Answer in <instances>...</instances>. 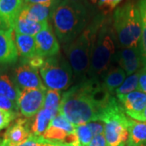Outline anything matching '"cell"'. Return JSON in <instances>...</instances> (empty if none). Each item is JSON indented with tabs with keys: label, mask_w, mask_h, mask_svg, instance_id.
Wrapping results in <instances>:
<instances>
[{
	"label": "cell",
	"mask_w": 146,
	"mask_h": 146,
	"mask_svg": "<svg viewBox=\"0 0 146 146\" xmlns=\"http://www.w3.org/2000/svg\"><path fill=\"white\" fill-rule=\"evenodd\" d=\"M24 60H25V63H26L30 67L34 68V69H36V70H38V69H40V68H42L43 63L45 62L44 58L40 56L39 54H36V55L30 58L24 59Z\"/></svg>",
	"instance_id": "1f68e13d"
},
{
	"label": "cell",
	"mask_w": 146,
	"mask_h": 146,
	"mask_svg": "<svg viewBox=\"0 0 146 146\" xmlns=\"http://www.w3.org/2000/svg\"><path fill=\"white\" fill-rule=\"evenodd\" d=\"M15 42L18 53L24 59H28L37 54L34 36L15 33Z\"/></svg>",
	"instance_id": "44dd1931"
},
{
	"label": "cell",
	"mask_w": 146,
	"mask_h": 146,
	"mask_svg": "<svg viewBox=\"0 0 146 146\" xmlns=\"http://www.w3.org/2000/svg\"><path fill=\"white\" fill-rule=\"evenodd\" d=\"M87 146H107L104 133L94 136L93 140Z\"/></svg>",
	"instance_id": "836d02e7"
},
{
	"label": "cell",
	"mask_w": 146,
	"mask_h": 146,
	"mask_svg": "<svg viewBox=\"0 0 146 146\" xmlns=\"http://www.w3.org/2000/svg\"><path fill=\"white\" fill-rule=\"evenodd\" d=\"M87 125L89 126L94 136L104 133L105 124H102V122H90L87 123Z\"/></svg>",
	"instance_id": "d6a6232c"
},
{
	"label": "cell",
	"mask_w": 146,
	"mask_h": 146,
	"mask_svg": "<svg viewBox=\"0 0 146 146\" xmlns=\"http://www.w3.org/2000/svg\"><path fill=\"white\" fill-rule=\"evenodd\" d=\"M58 5L54 4H39V3H25L21 11V15L29 20L35 22H49L52 18L53 13Z\"/></svg>",
	"instance_id": "2e32d148"
},
{
	"label": "cell",
	"mask_w": 146,
	"mask_h": 146,
	"mask_svg": "<svg viewBox=\"0 0 146 146\" xmlns=\"http://www.w3.org/2000/svg\"><path fill=\"white\" fill-rule=\"evenodd\" d=\"M30 123L26 118H19L8 127L3 138L0 141V146H18L31 135Z\"/></svg>",
	"instance_id": "30bf717a"
},
{
	"label": "cell",
	"mask_w": 146,
	"mask_h": 146,
	"mask_svg": "<svg viewBox=\"0 0 146 146\" xmlns=\"http://www.w3.org/2000/svg\"><path fill=\"white\" fill-rule=\"evenodd\" d=\"M20 92L21 90L7 75L0 74V95L7 97L18 104Z\"/></svg>",
	"instance_id": "603a6c76"
},
{
	"label": "cell",
	"mask_w": 146,
	"mask_h": 146,
	"mask_svg": "<svg viewBox=\"0 0 146 146\" xmlns=\"http://www.w3.org/2000/svg\"><path fill=\"white\" fill-rule=\"evenodd\" d=\"M107 146H108V145H107Z\"/></svg>",
	"instance_id": "7bdbcfd3"
},
{
	"label": "cell",
	"mask_w": 146,
	"mask_h": 146,
	"mask_svg": "<svg viewBox=\"0 0 146 146\" xmlns=\"http://www.w3.org/2000/svg\"><path fill=\"white\" fill-rule=\"evenodd\" d=\"M62 0H24L25 3H39V4H54L58 5Z\"/></svg>",
	"instance_id": "d590c367"
},
{
	"label": "cell",
	"mask_w": 146,
	"mask_h": 146,
	"mask_svg": "<svg viewBox=\"0 0 146 146\" xmlns=\"http://www.w3.org/2000/svg\"><path fill=\"white\" fill-rule=\"evenodd\" d=\"M138 90L146 94V68H143L141 70L139 76V87Z\"/></svg>",
	"instance_id": "e575fe53"
},
{
	"label": "cell",
	"mask_w": 146,
	"mask_h": 146,
	"mask_svg": "<svg viewBox=\"0 0 146 146\" xmlns=\"http://www.w3.org/2000/svg\"><path fill=\"white\" fill-rule=\"evenodd\" d=\"M122 1L123 0H98L97 3L98 8L102 11V13L107 14L117 7Z\"/></svg>",
	"instance_id": "f1b7e54d"
},
{
	"label": "cell",
	"mask_w": 146,
	"mask_h": 146,
	"mask_svg": "<svg viewBox=\"0 0 146 146\" xmlns=\"http://www.w3.org/2000/svg\"><path fill=\"white\" fill-rule=\"evenodd\" d=\"M72 1L76 2V3H89L88 0H72Z\"/></svg>",
	"instance_id": "ab89813d"
},
{
	"label": "cell",
	"mask_w": 146,
	"mask_h": 146,
	"mask_svg": "<svg viewBox=\"0 0 146 146\" xmlns=\"http://www.w3.org/2000/svg\"><path fill=\"white\" fill-rule=\"evenodd\" d=\"M49 25V22L41 23L30 21L20 13L14 25V32L19 34L34 36Z\"/></svg>",
	"instance_id": "ac0fdd59"
},
{
	"label": "cell",
	"mask_w": 146,
	"mask_h": 146,
	"mask_svg": "<svg viewBox=\"0 0 146 146\" xmlns=\"http://www.w3.org/2000/svg\"><path fill=\"white\" fill-rule=\"evenodd\" d=\"M127 74L119 67L109 68L102 76V85L110 94H113L125 80Z\"/></svg>",
	"instance_id": "d6986e66"
},
{
	"label": "cell",
	"mask_w": 146,
	"mask_h": 146,
	"mask_svg": "<svg viewBox=\"0 0 146 146\" xmlns=\"http://www.w3.org/2000/svg\"><path fill=\"white\" fill-rule=\"evenodd\" d=\"M47 89L21 90L18 98V109L26 119L33 118L43 108Z\"/></svg>",
	"instance_id": "ba28073f"
},
{
	"label": "cell",
	"mask_w": 146,
	"mask_h": 146,
	"mask_svg": "<svg viewBox=\"0 0 146 146\" xmlns=\"http://www.w3.org/2000/svg\"><path fill=\"white\" fill-rule=\"evenodd\" d=\"M76 132V126L64 116L58 115L49 124L42 137L47 141L65 142L68 136Z\"/></svg>",
	"instance_id": "7c38bea8"
},
{
	"label": "cell",
	"mask_w": 146,
	"mask_h": 146,
	"mask_svg": "<svg viewBox=\"0 0 146 146\" xmlns=\"http://www.w3.org/2000/svg\"><path fill=\"white\" fill-rule=\"evenodd\" d=\"M38 70L30 67L26 63L15 69L13 81L20 90L31 89H46V87L38 74Z\"/></svg>",
	"instance_id": "9c48e42d"
},
{
	"label": "cell",
	"mask_w": 146,
	"mask_h": 146,
	"mask_svg": "<svg viewBox=\"0 0 146 146\" xmlns=\"http://www.w3.org/2000/svg\"><path fill=\"white\" fill-rule=\"evenodd\" d=\"M49 141L44 139L42 136H35L31 134L25 142L18 146H47Z\"/></svg>",
	"instance_id": "f546056e"
},
{
	"label": "cell",
	"mask_w": 146,
	"mask_h": 146,
	"mask_svg": "<svg viewBox=\"0 0 146 146\" xmlns=\"http://www.w3.org/2000/svg\"><path fill=\"white\" fill-rule=\"evenodd\" d=\"M61 100H62L61 91L47 89L43 108L54 111L56 114H59Z\"/></svg>",
	"instance_id": "d4e9b609"
},
{
	"label": "cell",
	"mask_w": 146,
	"mask_h": 146,
	"mask_svg": "<svg viewBox=\"0 0 146 146\" xmlns=\"http://www.w3.org/2000/svg\"><path fill=\"white\" fill-rule=\"evenodd\" d=\"M89 1H90L91 3H97L98 0H89Z\"/></svg>",
	"instance_id": "60d3db41"
},
{
	"label": "cell",
	"mask_w": 146,
	"mask_h": 146,
	"mask_svg": "<svg viewBox=\"0 0 146 146\" xmlns=\"http://www.w3.org/2000/svg\"><path fill=\"white\" fill-rule=\"evenodd\" d=\"M0 109L15 112V113H17L19 111L18 104L16 102L2 95H0Z\"/></svg>",
	"instance_id": "4dcf8cb0"
},
{
	"label": "cell",
	"mask_w": 146,
	"mask_h": 146,
	"mask_svg": "<svg viewBox=\"0 0 146 146\" xmlns=\"http://www.w3.org/2000/svg\"><path fill=\"white\" fill-rule=\"evenodd\" d=\"M58 114L51 111L50 110L42 108L33 118V119L30 123L32 134L35 136H42L46 131L51 120L55 118Z\"/></svg>",
	"instance_id": "ffe728a7"
},
{
	"label": "cell",
	"mask_w": 146,
	"mask_h": 146,
	"mask_svg": "<svg viewBox=\"0 0 146 146\" xmlns=\"http://www.w3.org/2000/svg\"><path fill=\"white\" fill-rule=\"evenodd\" d=\"M104 18L103 13L95 15L84 30L74 41L64 46L76 79L82 80L88 75L94 44Z\"/></svg>",
	"instance_id": "3957f363"
},
{
	"label": "cell",
	"mask_w": 146,
	"mask_h": 146,
	"mask_svg": "<svg viewBox=\"0 0 146 146\" xmlns=\"http://www.w3.org/2000/svg\"><path fill=\"white\" fill-rule=\"evenodd\" d=\"M16 116L17 113L0 109V131L9 127L11 123L16 119Z\"/></svg>",
	"instance_id": "83f0119b"
},
{
	"label": "cell",
	"mask_w": 146,
	"mask_h": 146,
	"mask_svg": "<svg viewBox=\"0 0 146 146\" xmlns=\"http://www.w3.org/2000/svg\"><path fill=\"white\" fill-rule=\"evenodd\" d=\"M76 135L78 146H87L94 138V135L87 123L76 126Z\"/></svg>",
	"instance_id": "4316f807"
},
{
	"label": "cell",
	"mask_w": 146,
	"mask_h": 146,
	"mask_svg": "<svg viewBox=\"0 0 146 146\" xmlns=\"http://www.w3.org/2000/svg\"><path fill=\"white\" fill-rule=\"evenodd\" d=\"M54 146H76L73 144H68V143H64V142H60V141H52Z\"/></svg>",
	"instance_id": "8d00e7d4"
},
{
	"label": "cell",
	"mask_w": 146,
	"mask_h": 146,
	"mask_svg": "<svg viewBox=\"0 0 146 146\" xmlns=\"http://www.w3.org/2000/svg\"><path fill=\"white\" fill-rule=\"evenodd\" d=\"M137 121L139 122H144V123H146V107L145 108V110H143V112L141 113L139 119Z\"/></svg>",
	"instance_id": "74e56055"
},
{
	"label": "cell",
	"mask_w": 146,
	"mask_h": 146,
	"mask_svg": "<svg viewBox=\"0 0 146 146\" xmlns=\"http://www.w3.org/2000/svg\"><path fill=\"white\" fill-rule=\"evenodd\" d=\"M141 20V35L139 44L144 68H146V0H139L137 3Z\"/></svg>",
	"instance_id": "cb8c5ba5"
},
{
	"label": "cell",
	"mask_w": 146,
	"mask_h": 146,
	"mask_svg": "<svg viewBox=\"0 0 146 146\" xmlns=\"http://www.w3.org/2000/svg\"><path fill=\"white\" fill-rule=\"evenodd\" d=\"M40 74L46 89L58 91L68 89L74 75L70 63L59 54L45 59Z\"/></svg>",
	"instance_id": "52a82bcc"
},
{
	"label": "cell",
	"mask_w": 146,
	"mask_h": 146,
	"mask_svg": "<svg viewBox=\"0 0 146 146\" xmlns=\"http://www.w3.org/2000/svg\"><path fill=\"white\" fill-rule=\"evenodd\" d=\"M128 145L137 146L146 144V123L130 119Z\"/></svg>",
	"instance_id": "7402d4cb"
},
{
	"label": "cell",
	"mask_w": 146,
	"mask_h": 146,
	"mask_svg": "<svg viewBox=\"0 0 146 146\" xmlns=\"http://www.w3.org/2000/svg\"><path fill=\"white\" fill-rule=\"evenodd\" d=\"M23 5L24 0H0V18L9 29H14Z\"/></svg>",
	"instance_id": "e0dca14e"
},
{
	"label": "cell",
	"mask_w": 146,
	"mask_h": 146,
	"mask_svg": "<svg viewBox=\"0 0 146 146\" xmlns=\"http://www.w3.org/2000/svg\"><path fill=\"white\" fill-rule=\"evenodd\" d=\"M127 146H131V145H127ZM137 146H146V144H144V145H137Z\"/></svg>",
	"instance_id": "b9f144b4"
},
{
	"label": "cell",
	"mask_w": 146,
	"mask_h": 146,
	"mask_svg": "<svg viewBox=\"0 0 146 146\" xmlns=\"http://www.w3.org/2000/svg\"><path fill=\"white\" fill-rule=\"evenodd\" d=\"M115 43L112 17H105L94 44L88 72L89 78L98 80L109 69L115 55Z\"/></svg>",
	"instance_id": "5b68a950"
},
{
	"label": "cell",
	"mask_w": 146,
	"mask_h": 146,
	"mask_svg": "<svg viewBox=\"0 0 146 146\" xmlns=\"http://www.w3.org/2000/svg\"><path fill=\"white\" fill-rule=\"evenodd\" d=\"M19 53L15 42L14 29L0 31V66L15 63L18 60Z\"/></svg>",
	"instance_id": "5bb4252c"
},
{
	"label": "cell",
	"mask_w": 146,
	"mask_h": 146,
	"mask_svg": "<svg viewBox=\"0 0 146 146\" xmlns=\"http://www.w3.org/2000/svg\"><path fill=\"white\" fill-rule=\"evenodd\" d=\"M94 17L89 3L62 0L54 11L51 21L55 35L65 46L74 41Z\"/></svg>",
	"instance_id": "7a4b0ae2"
},
{
	"label": "cell",
	"mask_w": 146,
	"mask_h": 146,
	"mask_svg": "<svg viewBox=\"0 0 146 146\" xmlns=\"http://www.w3.org/2000/svg\"><path fill=\"white\" fill-rule=\"evenodd\" d=\"M130 119L119 100L114 97L100 119V122L105 123L104 135L107 145L127 146L129 137Z\"/></svg>",
	"instance_id": "8992f818"
},
{
	"label": "cell",
	"mask_w": 146,
	"mask_h": 146,
	"mask_svg": "<svg viewBox=\"0 0 146 146\" xmlns=\"http://www.w3.org/2000/svg\"><path fill=\"white\" fill-rule=\"evenodd\" d=\"M125 114L130 119L138 120L146 107V94L136 90L124 95H116Z\"/></svg>",
	"instance_id": "4fadbf2b"
},
{
	"label": "cell",
	"mask_w": 146,
	"mask_h": 146,
	"mask_svg": "<svg viewBox=\"0 0 146 146\" xmlns=\"http://www.w3.org/2000/svg\"><path fill=\"white\" fill-rule=\"evenodd\" d=\"M34 40L36 53L40 56L47 58L59 54V43L55 33L50 25L36 34L34 36Z\"/></svg>",
	"instance_id": "8fae6325"
},
{
	"label": "cell",
	"mask_w": 146,
	"mask_h": 146,
	"mask_svg": "<svg viewBox=\"0 0 146 146\" xmlns=\"http://www.w3.org/2000/svg\"><path fill=\"white\" fill-rule=\"evenodd\" d=\"M112 27L121 48H139L141 20L137 3L129 1L117 7L112 16Z\"/></svg>",
	"instance_id": "277c9868"
},
{
	"label": "cell",
	"mask_w": 146,
	"mask_h": 146,
	"mask_svg": "<svg viewBox=\"0 0 146 146\" xmlns=\"http://www.w3.org/2000/svg\"><path fill=\"white\" fill-rule=\"evenodd\" d=\"M114 97L98 79L84 78L63 93L59 115L75 126L98 122Z\"/></svg>",
	"instance_id": "6da1fadb"
},
{
	"label": "cell",
	"mask_w": 146,
	"mask_h": 146,
	"mask_svg": "<svg viewBox=\"0 0 146 146\" xmlns=\"http://www.w3.org/2000/svg\"><path fill=\"white\" fill-rule=\"evenodd\" d=\"M140 72L141 70L132 75L127 76V77H126L125 80L121 84L119 88L115 90V93L116 95H124L138 90Z\"/></svg>",
	"instance_id": "484cf974"
},
{
	"label": "cell",
	"mask_w": 146,
	"mask_h": 146,
	"mask_svg": "<svg viewBox=\"0 0 146 146\" xmlns=\"http://www.w3.org/2000/svg\"><path fill=\"white\" fill-rule=\"evenodd\" d=\"M127 76L137 72L144 68L139 48H122L114 58Z\"/></svg>",
	"instance_id": "9a60e30c"
},
{
	"label": "cell",
	"mask_w": 146,
	"mask_h": 146,
	"mask_svg": "<svg viewBox=\"0 0 146 146\" xmlns=\"http://www.w3.org/2000/svg\"><path fill=\"white\" fill-rule=\"evenodd\" d=\"M9 29V28L6 25L5 22L0 18V31L3 30V29Z\"/></svg>",
	"instance_id": "f35d334b"
}]
</instances>
